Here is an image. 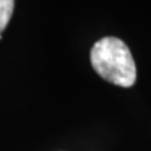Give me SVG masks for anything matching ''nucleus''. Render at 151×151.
I'll use <instances>...</instances> for the list:
<instances>
[{"mask_svg": "<svg viewBox=\"0 0 151 151\" xmlns=\"http://www.w3.org/2000/svg\"><path fill=\"white\" fill-rule=\"evenodd\" d=\"M91 63L103 79L116 86L131 87L136 81V65L124 42L106 37L96 42L91 50Z\"/></svg>", "mask_w": 151, "mask_h": 151, "instance_id": "1", "label": "nucleus"}, {"mask_svg": "<svg viewBox=\"0 0 151 151\" xmlns=\"http://www.w3.org/2000/svg\"><path fill=\"white\" fill-rule=\"evenodd\" d=\"M14 4L15 3L13 0H0V35H1V32L6 28L12 18Z\"/></svg>", "mask_w": 151, "mask_h": 151, "instance_id": "2", "label": "nucleus"}]
</instances>
